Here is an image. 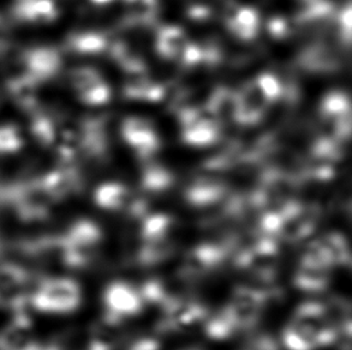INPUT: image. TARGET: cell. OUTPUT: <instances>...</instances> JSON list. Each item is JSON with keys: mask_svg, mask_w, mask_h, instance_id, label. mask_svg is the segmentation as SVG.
Returning <instances> with one entry per match:
<instances>
[{"mask_svg": "<svg viewBox=\"0 0 352 350\" xmlns=\"http://www.w3.org/2000/svg\"><path fill=\"white\" fill-rule=\"evenodd\" d=\"M101 232L91 221L75 223L64 237L58 240L64 264L72 268H81L91 261L93 252L99 246Z\"/></svg>", "mask_w": 352, "mask_h": 350, "instance_id": "3957f363", "label": "cell"}, {"mask_svg": "<svg viewBox=\"0 0 352 350\" xmlns=\"http://www.w3.org/2000/svg\"><path fill=\"white\" fill-rule=\"evenodd\" d=\"M124 141L138 152V156L148 159L160 148V141L153 124L141 117H129L122 124Z\"/></svg>", "mask_w": 352, "mask_h": 350, "instance_id": "52a82bcc", "label": "cell"}, {"mask_svg": "<svg viewBox=\"0 0 352 350\" xmlns=\"http://www.w3.org/2000/svg\"><path fill=\"white\" fill-rule=\"evenodd\" d=\"M28 64L35 75L45 76L57 69L59 59L53 51L38 49L29 56Z\"/></svg>", "mask_w": 352, "mask_h": 350, "instance_id": "ac0fdd59", "label": "cell"}, {"mask_svg": "<svg viewBox=\"0 0 352 350\" xmlns=\"http://www.w3.org/2000/svg\"><path fill=\"white\" fill-rule=\"evenodd\" d=\"M30 298V275L14 263L0 264V308L21 312Z\"/></svg>", "mask_w": 352, "mask_h": 350, "instance_id": "277c9868", "label": "cell"}, {"mask_svg": "<svg viewBox=\"0 0 352 350\" xmlns=\"http://www.w3.org/2000/svg\"><path fill=\"white\" fill-rule=\"evenodd\" d=\"M91 1L96 3V4H107V3H111L113 0H91Z\"/></svg>", "mask_w": 352, "mask_h": 350, "instance_id": "cb8c5ba5", "label": "cell"}, {"mask_svg": "<svg viewBox=\"0 0 352 350\" xmlns=\"http://www.w3.org/2000/svg\"><path fill=\"white\" fill-rule=\"evenodd\" d=\"M70 81L85 104L96 106L106 104L110 100V86L100 73L91 67H78L74 70Z\"/></svg>", "mask_w": 352, "mask_h": 350, "instance_id": "9c48e42d", "label": "cell"}, {"mask_svg": "<svg viewBox=\"0 0 352 350\" xmlns=\"http://www.w3.org/2000/svg\"><path fill=\"white\" fill-rule=\"evenodd\" d=\"M126 21L133 25H148L157 14V0H124Z\"/></svg>", "mask_w": 352, "mask_h": 350, "instance_id": "e0dca14e", "label": "cell"}, {"mask_svg": "<svg viewBox=\"0 0 352 350\" xmlns=\"http://www.w3.org/2000/svg\"><path fill=\"white\" fill-rule=\"evenodd\" d=\"M226 25L234 36L241 40H252L260 28V17L250 6H236L226 14Z\"/></svg>", "mask_w": 352, "mask_h": 350, "instance_id": "4fadbf2b", "label": "cell"}, {"mask_svg": "<svg viewBox=\"0 0 352 350\" xmlns=\"http://www.w3.org/2000/svg\"><path fill=\"white\" fill-rule=\"evenodd\" d=\"M29 300L38 311L47 314H67L76 311L82 301L80 285L67 277L43 281L30 294Z\"/></svg>", "mask_w": 352, "mask_h": 350, "instance_id": "7a4b0ae2", "label": "cell"}, {"mask_svg": "<svg viewBox=\"0 0 352 350\" xmlns=\"http://www.w3.org/2000/svg\"><path fill=\"white\" fill-rule=\"evenodd\" d=\"M320 117L332 131L329 137L344 142L351 130V107L348 96L342 91H332L324 96L320 106Z\"/></svg>", "mask_w": 352, "mask_h": 350, "instance_id": "5b68a950", "label": "cell"}, {"mask_svg": "<svg viewBox=\"0 0 352 350\" xmlns=\"http://www.w3.org/2000/svg\"><path fill=\"white\" fill-rule=\"evenodd\" d=\"M255 81L271 104H274L276 100L283 95V86H281L280 81L274 75L261 73L255 78Z\"/></svg>", "mask_w": 352, "mask_h": 350, "instance_id": "ffe728a7", "label": "cell"}, {"mask_svg": "<svg viewBox=\"0 0 352 350\" xmlns=\"http://www.w3.org/2000/svg\"><path fill=\"white\" fill-rule=\"evenodd\" d=\"M130 199L129 189L120 184L101 185L96 192V203L105 210H120Z\"/></svg>", "mask_w": 352, "mask_h": 350, "instance_id": "2e32d148", "label": "cell"}, {"mask_svg": "<svg viewBox=\"0 0 352 350\" xmlns=\"http://www.w3.org/2000/svg\"><path fill=\"white\" fill-rule=\"evenodd\" d=\"M130 78L125 84V95L129 99L159 101L164 95L160 84L153 83L144 70L129 72Z\"/></svg>", "mask_w": 352, "mask_h": 350, "instance_id": "5bb4252c", "label": "cell"}, {"mask_svg": "<svg viewBox=\"0 0 352 350\" xmlns=\"http://www.w3.org/2000/svg\"><path fill=\"white\" fill-rule=\"evenodd\" d=\"M302 67L314 72L332 71L338 65L334 53L324 45H315L300 56Z\"/></svg>", "mask_w": 352, "mask_h": 350, "instance_id": "9a60e30c", "label": "cell"}, {"mask_svg": "<svg viewBox=\"0 0 352 350\" xmlns=\"http://www.w3.org/2000/svg\"><path fill=\"white\" fill-rule=\"evenodd\" d=\"M104 303L111 316L125 317L133 316L141 311V295L124 282L110 284L104 294Z\"/></svg>", "mask_w": 352, "mask_h": 350, "instance_id": "30bf717a", "label": "cell"}, {"mask_svg": "<svg viewBox=\"0 0 352 350\" xmlns=\"http://www.w3.org/2000/svg\"><path fill=\"white\" fill-rule=\"evenodd\" d=\"M340 29H342V35L345 38L346 45L350 43L351 38V8L350 5L344 10L343 14H340Z\"/></svg>", "mask_w": 352, "mask_h": 350, "instance_id": "603a6c76", "label": "cell"}, {"mask_svg": "<svg viewBox=\"0 0 352 350\" xmlns=\"http://www.w3.org/2000/svg\"><path fill=\"white\" fill-rule=\"evenodd\" d=\"M184 142L196 147L210 145L218 141L220 135V123L212 115L204 117L202 112L189 109L181 114Z\"/></svg>", "mask_w": 352, "mask_h": 350, "instance_id": "8992f818", "label": "cell"}, {"mask_svg": "<svg viewBox=\"0 0 352 350\" xmlns=\"http://www.w3.org/2000/svg\"><path fill=\"white\" fill-rule=\"evenodd\" d=\"M190 46L184 30L177 25H165L157 32V53L168 60L186 64Z\"/></svg>", "mask_w": 352, "mask_h": 350, "instance_id": "7c38bea8", "label": "cell"}, {"mask_svg": "<svg viewBox=\"0 0 352 350\" xmlns=\"http://www.w3.org/2000/svg\"><path fill=\"white\" fill-rule=\"evenodd\" d=\"M236 99L237 108L234 120L244 125L258 123L272 104L255 80L248 82L238 90Z\"/></svg>", "mask_w": 352, "mask_h": 350, "instance_id": "ba28073f", "label": "cell"}, {"mask_svg": "<svg viewBox=\"0 0 352 350\" xmlns=\"http://www.w3.org/2000/svg\"><path fill=\"white\" fill-rule=\"evenodd\" d=\"M34 336L28 318L19 313L14 322L0 331V350H43Z\"/></svg>", "mask_w": 352, "mask_h": 350, "instance_id": "8fae6325", "label": "cell"}, {"mask_svg": "<svg viewBox=\"0 0 352 350\" xmlns=\"http://www.w3.org/2000/svg\"><path fill=\"white\" fill-rule=\"evenodd\" d=\"M332 335L324 308L305 305L286 327L285 343L292 350H313L329 341Z\"/></svg>", "mask_w": 352, "mask_h": 350, "instance_id": "6da1fadb", "label": "cell"}, {"mask_svg": "<svg viewBox=\"0 0 352 350\" xmlns=\"http://www.w3.org/2000/svg\"><path fill=\"white\" fill-rule=\"evenodd\" d=\"M21 147V141L14 128H5L0 130V152H14Z\"/></svg>", "mask_w": 352, "mask_h": 350, "instance_id": "7402d4cb", "label": "cell"}, {"mask_svg": "<svg viewBox=\"0 0 352 350\" xmlns=\"http://www.w3.org/2000/svg\"><path fill=\"white\" fill-rule=\"evenodd\" d=\"M72 46L77 52L100 53L107 47V40L101 34H81L72 38Z\"/></svg>", "mask_w": 352, "mask_h": 350, "instance_id": "d6986e66", "label": "cell"}, {"mask_svg": "<svg viewBox=\"0 0 352 350\" xmlns=\"http://www.w3.org/2000/svg\"><path fill=\"white\" fill-rule=\"evenodd\" d=\"M171 175L160 166H152L148 168L144 174V185L152 189H164L170 184Z\"/></svg>", "mask_w": 352, "mask_h": 350, "instance_id": "44dd1931", "label": "cell"}]
</instances>
